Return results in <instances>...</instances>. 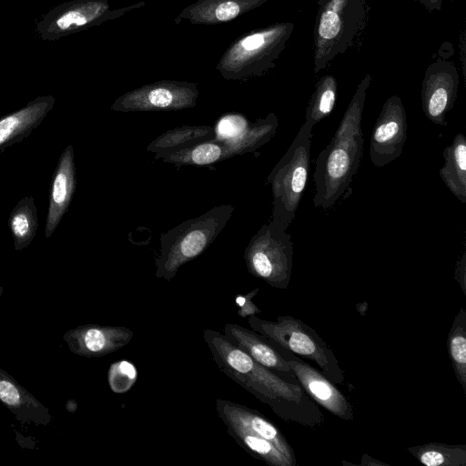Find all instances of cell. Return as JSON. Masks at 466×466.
<instances>
[{
    "label": "cell",
    "instance_id": "9c48e42d",
    "mask_svg": "<svg viewBox=\"0 0 466 466\" xmlns=\"http://www.w3.org/2000/svg\"><path fill=\"white\" fill-rule=\"evenodd\" d=\"M407 131L404 106L401 98L393 95L383 104L372 129L370 157L375 167H384L401 155Z\"/></svg>",
    "mask_w": 466,
    "mask_h": 466
},
{
    "label": "cell",
    "instance_id": "7c38bea8",
    "mask_svg": "<svg viewBox=\"0 0 466 466\" xmlns=\"http://www.w3.org/2000/svg\"><path fill=\"white\" fill-rule=\"evenodd\" d=\"M294 30L292 22H281L256 31L238 43L240 76L261 75L274 67Z\"/></svg>",
    "mask_w": 466,
    "mask_h": 466
},
{
    "label": "cell",
    "instance_id": "ba28073f",
    "mask_svg": "<svg viewBox=\"0 0 466 466\" xmlns=\"http://www.w3.org/2000/svg\"><path fill=\"white\" fill-rule=\"evenodd\" d=\"M248 271L268 285L286 289L293 267V243L287 228L269 221L251 238L244 250Z\"/></svg>",
    "mask_w": 466,
    "mask_h": 466
},
{
    "label": "cell",
    "instance_id": "603a6c76",
    "mask_svg": "<svg viewBox=\"0 0 466 466\" xmlns=\"http://www.w3.org/2000/svg\"><path fill=\"white\" fill-rule=\"evenodd\" d=\"M449 358L458 382L466 392V311L461 308L447 337Z\"/></svg>",
    "mask_w": 466,
    "mask_h": 466
},
{
    "label": "cell",
    "instance_id": "3957f363",
    "mask_svg": "<svg viewBox=\"0 0 466 466\" xmlns=\"http://www.w3.org/2000/svg\"><path fill=\"white\" fill-rule=\"evenodd\" d=\"M234 209L229 204L216 206L161 233L160 252L155 259V276L170 282L183 265L208 249L228 222Z\"/></svg>",
    "mask_w": 466,
    "mask_h": 466
},
{
    "label": "cell",
    "instance_id": "ffe728a7",
    "mask_svg": "<svg viewBox=\"0 0 466 466\" xmlns=\"http://www.w3.org/2000/svg\"><path fill=\"white\" fill-rule=\"evenodd\" d=\"M214 137V127L182 126L169 129L158 136L148 144L147 150L154 153L156 159H160L172 152L211 139Z\"/></svg>",
    "mask_w": 466,
    "mask_h": 466
},
{
    "label": "cell",
    "instance_id": "f1b7e54d",
    "mask_svg": "<svg viewBox=\"0 0 466 466\" xmlns=\"http://www.w3.org/2000/svg\"><path fill=\"white\" fill-rule=\"evenodd\" d=\"M0 399L8 405H15L20 400L16 388L9 381H0Z\"/></svg>",
    "mask_w": 466,
    "mask_h": 466
},
{
    "label": "cell",
    "instance_id": "6da1fadb",
    "mask_svg": "<svg viewBox=\"0 0 466 466\" xmlns=\"http://www.w3.org/2000/svg\"><path fill=\"white\" fill-rule=\"evenodd\" d=\"M204 340L219 370L287 422L316 428L324 422L318 404L293 383L255 361L217 330H203Z\"/></svg>",
    "mask_w": 466,
    "mask_h": 466
},
{
    "label": "cell",
    "instance_id": "8992f818",
    "mask_svg": "<svg viewBox=\"0 0 466 466\" xmlns=\"http://www.w3.org/2000/svg\"><path fill=\"white\" fill-rule=\"evenodd\" d=\"M248 323L252 330L269 342L317 364L333 383H344L343 370L333 351L315 329L301 319L284 315L279 316L276 320H268L252 315L248 317Z\"/></svg>",
    "mask_w": 466,
    "mask_h": 466
},
{
    "label": "cell",
    "instance_id": "2e32d148",
    "mask_svg": "<svg viewBox=\"0 0 466 466\" xmlns=\"http://www.w3.org/2000/svg\"><path fill=\"white\" fill-rule=\"evenodd\" d=\"M223 334L255 361L293 383H299L291 368L263 336L237 323H227Z\"/></svg>",
    "mask_w": 466,
    "mask_h": 466
},
{
    "label": "cell",
    "instance_id": "277c9868",
    "mask_svg": "<svg viewBox=\"0 0 466 466\" xmlns=\"http://www.w3.org/2000/svg\"><path fill=\"white\" fill-rule=\"evenodd\" d=\"M313 28V70L325 69L350 48L369 19L367 0H318Z\"/></svg>",
    "mask_w": 466,
    "mask_h": 466
},
{
    "label": "cell",
    "instance_id": "5b68a950",
    "mask_svg": "<svg viewBox=\"0 0 466 466\" xmlns=\"http://www.w3.org/2000/svg\"><path fill=\"white\" fill-rule=\"evenodd\" d=\"M313 125L305 121L287 152L267 177L273 201L270 221L288 228L307 187Z\"/></svg>",
    "mask_w": 466,
    "mask_h": 466
},
{
    "label": "cell",
    "instance_id": "8fae6325",
    "mask_svg": "<svg viewBox=\"0 0 466 466\" xmlns=\"http://www.w3.org/2000/svg\"><path fill=\"white\" fill-rule=\"evenodd\" d=\"M270 343L287 360L299 385L317 404L341 420H353V407L350 401L321 370L305 362L291 351Z\"/></svg>",
    "mask_w": 466,
    "mask_h": 466
},
{
    "label": "cell",
    "instance_id": "1f68e13d",
    "mask_svg": "<svg viewBox=\"0 0 466 466\" xmlns=\"http://www.w3.org/2000/svg\"><path fill=\"white\" fill-rule=\"evenodd\" d=\"M361 466H372V465H386L384 462L380 461L374 458L370 457L368 454H363L360 463Z\"/></svg>",
    "mask_w": 466,
    "mask_h": 466
},
{
    "label": "cell",
    "instance_id": "52a82bcc",
    "mask_svg": "<svg viewBox=\"0 0 466 466\" xmlns=\"http://www.w3.org/2000/svg\"><path fill=\"white\" fill-rule=\"evenodd\" d=\"M363 134H350L337 129L329 144L319 154L313 178L316 208H329L350 187L362 152Z\"/></svg>",
    "mask_w": 466,
    "mask_h": 466
},
{
    "label": "cell",
    "instance_id": "83f0119b",
    "mask_svg": "<svg viewBox=\"0 0 466 466\" xmlns=\"http://www.w3.org/2000/svg\"><path fill=\"white\" fill-rule=\"evenodd\" d=\"M241 10V6L235 1H226L218 5L215 11L216 19L226 22L236 17Z\"/></svg>",
    "mask_w": 466,
    "mask_h": 466
},
{
    "label": "cell",
    "instance_id": "30bf717a",
    "mask_svg": "<svg viewBox=\"0 0 466 466\" xmlns=\"http://www.w3.org/2000/svg\"><path fill=\"white\" fill-rule=\"evenodd\" d=\"M198 94L191 84L157 83L123 95L113 103L111 109L124 113L179 110L195 106Z\"/></svg>",
    "mask_w": 466,
    "mask_h": 466
},
{
    "label": "cell",
    "instance_id": "ac0fdd59",
    "mask_svg": "<svg viewBox=\"0 0 466 466\" xmlns=\"http://www.w3.org/2000/svg\"><path fill=\"white\" fill-rule=\"evenodd\" d=\"M133 337L127 327L90 325L76 332V344L82 354L101 357L124 348Z\"/></svg>",
    "mask_w": 466,
    "mask_h": 466
},
{
    "label": "cell",
    "instance_id": "4316f807",
    "mask_svg": "<svg viewBox=\"0 0 466 466\" xmlns=\"http://www.w3.org/2000/svg\"><path fill=\"white\" fill-rule=\"evenodd\" d=\"M259 289L257 288L247 294L238 295L235 302L238 307V315L241 318H248L252 315L261 313V309L252 301V299L258 293Z\"/></svg>",
    "mask_w": 466,
    "mask_h": 466
},
{
    "label": "cell",
    "instance_id": "7a4b0ae2",
    "mask_svg": "<svg viewBox=\"0 0 466 466\" xmlns=\"http://www.w3.org/2000/svg\"><path fill=\"white\" fill-rule=\"evenodd\" d=\"M215 409L228 434L251 456L270 466L297 465L292 446L262 413L225 399H217Z\"/></svg>",
    "mask_w": 466,
    "mask_h": 466
},
{
    "label": "cell",
    "instance_id": "cb8c5ba5",
    "mask_svg": "<svg viewBox=\"0 0 466 466\" xmlns=\"http://www.w3.org/2000/svg\"><path fill=\"white\" fill-rule=\"evenodd\" d=\"M338 84L331 75L319 79L306 109V121L313 126L329 116L336 105Z\"/></svg>",
    "mask_w": 466,
    "mask_h": 466
},
{
    "label": "cell",
    "instance_id": "4fadbf2b",
    "mask_svg": "<svg viewBox=\"0 0 466 466\" xmlns=\"http://www.w3.org/2000/svg\"><path fill=\"white\" fill-rule=\"evenodd\" d=\"M459 82V73L452 62L439 58L429 65L421 83V106L431 122L447 126L446 114L457 99Z\"/></svg>",
    "mask_w": 466,
    "mask_h": 466
},
{
    "label": "cell",
    "instance_id": "f546056e",
    "mask_svg": "<svg viewBox=\"0 0 466 466\" xmlns=\"http://www.w3.org/2000/svg\"><path fill=\"white\" fill-rule=\"evenodd\" d=\"M454 278L459 283L462 292L466 294V253L463 252L455 267Z\"/></svg>",
    "mask_w": 466,
    "mask_h": 466
},
{
    "label": "cell",
    "instance_id": "e0dca14e",
    "mask_svg": "<svg viewBox=\"0 0 466 466\" xmlns=\"http://www.w3.org/2000/svg\"><path fill=\"white\" fill-rule=\"evenodd\" d=\"M54 104L53 96H39L24 107L1 116L0 153L27 137L42 123Z\"/></svg>",
    "mask_w": 466,
    "mask_h": 466
},
{
    "label": "cell",
    "instance_id": "9a60e30c",
    "mask_svg": "<svg viewBox=\"0 0 466 466\" xmlns=\"http://www.w3.org/2000/svg\"><path fill=\"white\" fill-rule=\"evenodd\" d=\"M76 187V170L73 146L62 152L55 168L49 191V206L45 237L49 238L67 212Z\"/></svg>",
    "mask_w": 466,
    "mask_h": 466
},
{
    "label": "cell",
    "instance_id": "4dcf8cb0",
    "mask_svg": "<svg viewBox=\"0 0 466 466\" xmlns=\"http://www.w3.org/2000/svg\"><path fill=\"white\" fill-rule=\"evenodd\" d=\"M429 11H439L445 0H417Z\"/></svg>",
    "mask_w": 466,
    "mask_h": 466
},
{
    "label": "cell",
    "instance_id": "7402d4cb",
    "mask_svg": "<svg viewBox=\"0 0 466 466\" xmlns=\"http://www.w3.org/2000/svg\"><path fill=\"white\" fill-rule=\"evenodd\" d=\"M426 466H466V445L430 442L408 448Z\"/></svg>",
    "mask_w": 466,
    "mask_h": 466
},
{
    "label": "cell",
    "instance_id": "d6986e66",
    "mask_svg": "<svg viewBox=\"0 0 466 466\" xmlns=\"http://www.w3.org/2000/svg\"><path fill=\"white\" fill-rule=\"evenodd\" d=\"M444 165L440 177L449 190L461 203L466 202V138L462 133L443 150Z\"/></svg>",
    "mask_w": 466,
    "mask_h": 466
},
{
    "label": "cell",
    "instance_id": "484cf974",
    "mask_svg": "<svg viewBox=\"0 0 466 466\" xmlns=\"http://www.w3.org/2000/svg\"><path fill=\"white\" fill-rule=\"evenodd\" d=\"M137 379V368L128 360L116 361L108 369L107 381L111 390L115 393H126L134 386Z\"/></svg>",
    "mask_w": 466,
    "mask_h": 466
},
{
    "label": "cell",
    "instance_id": "d4e9b609",
    "mask_svg": "<svg viewBox=\"0 0 466 466\" xmlns=\"http://www.w3.org/2000/svg\"><path fill=\"white\" fill-rule=\"evenodd\" d=\"M101 11V5L93 2L67 7L52 19L47 31L60 34L82 27L95 20Z\"/></svg>",
    "mask_w": 466,
    "mask_h": 466
},
{
    "label": "cell",
    "instance_id": "44dd1931",
    "mask_svg": "<svg viewBox=\"0 0 466 466\" xmlns=\"http://www.w3.org/2000/svg\"><path fill=\"white\" fill-rule=\"evenodd\" d=\"M7 224L15 250L27 248L35 238L38 227L37 208L33 197H24L17 202L9 214Z\"/></svg>",
    "mask_w": 466,
    "mask_h": 466
},
{
    "label": "cell",
    "instance_id": "5bb4252c",
    "mask_svg": "<svg viewBox=\"0 0 466 466\" xmlns=\"http://www.w3.org/2000/svg\"><path fill=\"white\" fill-rule=\"evenodd\" d=\"M278 127L279 121L274 113L255 122L241 114L230 113L217 122L214 137L224 143L235 157L253 152L268 143Z\"/></svg>",
    "mask_w": 466,
    "mask_h": 466
}]
</instances>
